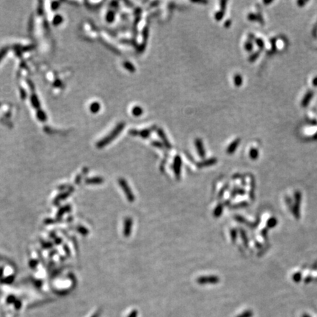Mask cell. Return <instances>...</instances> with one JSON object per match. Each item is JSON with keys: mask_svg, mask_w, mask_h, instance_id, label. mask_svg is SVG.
I'll use <instances>...</instances> for the list:
<instances>
[{"mask_svg": "<svg viewBox=\"0 0 317 317\" xmlns=\"http://www.w3.org/2000/svg\"><path fill=\"white\" fill-rule=\"evenodd\" d=\"M119 184H120L121 187L122 188L123 192H125V195H126V197L129 202H134L135 197H134V195L133 194L132 191L131 190L126 180L123 179V178H120L119 179Z\"/></svg>", "mask_w": 317, "mask_h": 317, "instance_id": "1", "label": "cell"}, {"mask_svg": "<svg viewBox=\"0 0 317 317\" xmlns=\"http://www.w3.org/2000/svg\"><path fill=\"white\" fill-rule=\"evenodd\" d=\"M220 282L219 277L215 275H208V276H202L197 279V283L200 285L217 284Z\"/></svg>", "mask_w": 317, "mask_h": 317, "instance_id": "2", "label": "cell"}, {"mask_svg": "<svg viewBox=\"0 0 317 317\" xmlns=\"http://www.w3.org/2000/svg\"><path fill=\"white\" fill-rule=\"evenodd\" d=\"M133 221L130 217H126L124 220V226H123V234L126 237H129L131 235L132 229Z\"/></svg>", "mask_w": 317, "mask_h": 317, "instance_id": "3", "label": "cell"}, {"mask_svg": "<svg viewBox=\"0 0 317 317\" xmlns=\"http://www.w3.org/2000/svg\"><path fill=\"white\" fill-rule=\"evenodd\" d=\"M181 160L178 156L176 157L175 160L173 162V170L175 173L176 178L177 179H179L181 176Z\"/></svg>", "mask_w": 317, "mask_h": 317, "instance_id": "4", "label": "cell"}, {"mask_svg": "<svg viewBox=\"0 0 317 317\" xmlns=\"http://www.w3.org/2000/svg\"><path fill=\"white\" fill-rule=\"evenodd\" d=\"M195 144H196V148L197 150V152H198V154L200 155V157H202V158H204L206 153H205L202 142H201L200 140H197L196 142H195Z\"/></svg>", "mask_w": 317, "mask_h": 317, "instance_id": "5", "label": "cell"}, {"mask_svg": "<svg viewBox=\"0 0 317 317\" xmlns=\"http://www.w3.org/2000/svg\"><path fill=\"white\" fill-rule=\"evenodd\" d=\"M217 159H208V160H205L204 161V162H200V164H198V167L199 168H204V167H208V166H211V165H213L215 164L216 162H217Z\"/></svg>", "mask_w": 317, "mask_h": 317, "instance_id": "6", "label": "cell"}, {"mask_svg": "<svg viewBox=\"0 0 317 317\" xmlns=\"http://www.w3.org/2000/svg\"><path fill=\"white\" fill-rule=\"evenodd\" d=\"M239 143H240L239 140H236V141L232 142V143L231 144V145L228 147V149L227 153H228V154H232V153H233V152L236 150Z\"/></svg>", "mask_w": 317, "mask_h": 317, "instance_id": "7", "label": "cell"}, {"mask_svg": "<svg viewBox=\"0 0 317 317\" xmlns=\"http://www.w3.org/2000/svg\"><path fill=\"white\" fill-rule=\"evenodd\" d=\"M223 204H218L214 210V216L217 218L219 217L222 214V213H223Z\"/></svg>", "mask_w": 317, "mask_h": 317, "instance_id": "8", "label": "cell"}, {"mask_svg": "<svg viewBox=\"0 0 317 317\" xmlns=\"http://www.w3.org/2000/svg\"><path fill=\"white\" fill-rule=\"evenodd\" d=\"M240 233H241V237H242V239L243 243H244V245H245L246 247H248V236H247L246 233H245V232H244V230H241Z\"/></svg>", "mask_w": 317, "mask_h": 317, "instance_id": "9", "label": "cell"}, {"mask_svg": "<svg viewBox=\"0 0 317 317\" xmlns=\"http://www.w3.org/2000/svg\"><path fill=\"white\" fill-rule=\"evenodd\" d=\"M252 316H253V312L250 310H248L238 315L237 317H252Z\"/></svg>", "mask_w": 317, "mask_h": 317, "instance_id": "10", "label": "cell"}, {"mask_svg": "<svg viewBox=\"0 0 317 317\" xmlns=\"http://www.w3.org/2000/svg\"><path fill=\"white\" fill-rule=\"evenodd\" d=\"M277 224V220L275 219L274 217L272 218H270L268 220V222H267V226H268L269 228H273L274 226H275V225Z\"/></svg>", "mask_w": 317, "mask_h": 317, "instance_id": "11", "label": "cell"}, {"mask_svg": "<svg viewBox=\"0 0 317 317\" xmlns=\"http://www.w3.org/2000/svg\"><path fill=\"white\" fill-rule=\"evenodd\" d=\"M250 157H251L252 159H256L258 157V156H259V153H258L257 150H256L254 149L250 150Z\"/></svg>", "mask_w": 317, "mask_h": 317, "instance_id": "12", "label": "cell"}, {"mask_svg": "<svg viewBox=\"0 0 317 317\" xmlns=\"http://www.w3.org/2000/svg\"><path fill=\"white\" fill-rule=\"evenodd\" d=\"M231 237L233 242H235L237 238V232L235 229H232L231 231Z\"/></svg>", "mask_w": 317, "mask_h": 317, "instance_id": "13", "label": "cell"}, {"mask_svg": "<svg viewBox=\"0 0 317 317\" xmlns=\"http://www.w3.org/2000/svg\"><path fill=\"white\" fill-rule=\"evenodd\" d=\"M232 195L233 196V195H244V191L243 190V189H234V190L232 192Z\"/></svg>", "mask_w": 317, "mask_h": 317, "instance_id": "14", "label": "cell"}, {"mask_svg": "<svg viewBox=\"0 0 317 317\" xmlns=\"http://www.w3.org/2000/svg\"><path fill=\"white\" fill-rule=\"evenodd\" d=\"M234 81L236 83H238V85H240L241 84H242V77L239 75L236 76V77L234 78Z\"/></svg>", "mask_w": 317, "mask_h": 317, "instance_id": "15", "label": "cell"}, {"mask_svg": "<svg viewBox=\"0 0 317 317\" xmlns=\"http://www.w3.org/2000/svg\"><path fill=\"white\" fill-rule=\"evenodd\" d=\"M248 206V204H246V203H242V204H236L234 206H233V208H241V207H245V206Z\"/></svg>", "mask_w": 317, "mask_h": 317, "instance_id": "16", "label": "cell"}, {"mask_svg": "<svg viewBox=\"0 0 317 317\" xmlns=\"http://www.w3.org/2000/svg\"><path fill=\"white\" fill-rule=\"evenodd\" d=\"M137 315H138L137 311L134 310L129 315L128 317H137Z\"/></svg>", "mask_w": 317, "mask_h": 317, "instance_id": "17", "label": "cell"}, {"mask_svg": "<svg viewBox=\"0 0 317 317\" xmlns=\"http://www.w3.org/2000/svg\"><path fill=\"white\" fill-rule=\"evenodd\" d=\"M314 85H317V78H316V79H314Z\"/></svg>", "mask_w": 317, "mask_h": 317, "instance_id": "18", "label": "cell"}, {"mask_svg": "<svg viewBox=\"0 0 317 317\" xmlns=\"http://www.w3.org/2000/svg\"><path fill=\"white\" fill-rule=\"evenodd\" d=\"M303 317H310V316H309V315H307V314H303Z\"/></svg>", "mask_w": 317, "mask_h": 317, "instance_id": "19", "label": "cell"}]
</instances>
